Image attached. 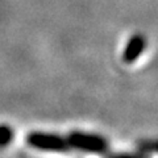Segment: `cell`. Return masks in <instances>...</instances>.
<instances>
[{"label":"cell","mask_w":158,"mask_h":158,"mask_svg":"<svg viewBox=\"0 0 158 158\" xmlns=\"http://www.w3.org/2000/svg\"><path fill=\"white\" fill-rule=\"evenodd\" d=\"M29 145L42 150H67L81 149L86 152L103 153L108 149L107 141L99 135L83 132H74L67 136H58L52 133H31L27 137Z\"/></svg>","instance_id":"cell-1"},{"label":"cell","mask_w":158,"mask_h":158,"mask_svg":"<svg viewBox=\"0 0 158 158\" xmlns=\"http://www.w3.org/2000/svg\"><path fill=\"white\" fill-rule=\"evenodd\" d=\"M145 48V40L142 36L140 34H137V36L132 37L129 44H128V46L124 52V61L128 62V63H132L133 61H136V59L140 57V54L142 53Z\"/></svg>","instance_id":"cell-2"},{"label":"cell","mask_w":158,"mask_h":158,"mask_svg":"<svg viewBox=\"0 0 158 158\" xmlns=\"http://www.w3.org/2000/svg\"><path fill=\"white\" fill-rule=\"evenodd\" d=\"M13 132L9 127L7 125H0V146L7 145L12 141Z\"/></svg>","instance_id":"cell-3"}]
</instances>
